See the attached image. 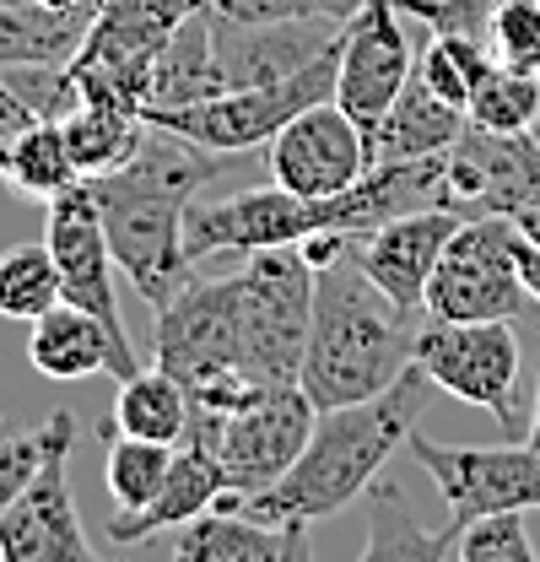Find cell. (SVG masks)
Listing matches in <instances>:
<instances>
[{
	"label": "cell",
	"instance_id": "cell-8",
	"mask_svg": "<svg viewBox=\"0 0 540 562\" xmlns=\"http://www.w3.org/2000/svg\"><path fill=\"white\" fill-rule=\"evenodd\" d=\"M519 227L508 216H465L427 281V319H519L536 297L519 277Z\"/></svg>",
	"mask_w": 540,
	"mask_h": 562
},
{
	"label": "cell",
	"instance_id": "cell-35",
	"mask_svg": "<svg viewBox=\"0 0 540 562\" xmlns=\"http://www.w3.org/2000/svg\"><path fill=\"white\" fill-rule=\"evenodd\" d=\"M49 443H55V427H27V432H5L0 427V508H11L27 482L38 476V465L49 460Z\"/></svg>",
	"mask_w": 540,
	"mask_h": 562
},
{
	"label": "cell",
	"instance_id": "cell-11",
	"mask_svg": "<svg viewBox=\"0 0 540 562\" xmlns=\"http://www.w3.org/2000/svg\"><path fill=\"white\" fill-rule=\"evenodd\" d=\"M308 233H340L336 195L330 201H303L281 184L266 190H238L227 201L190 206L184 216V255L201 266L211 255H260V249H292Z\"/></svg>",
	"mask_w": 540,
	"mask_h": 562
},
{
	"label": "cell",
	"instance_id": "cell-36",
	"mask_svg": "<svg viewBox=\"0 0 540 562\" xmlns=\"http://www.w3.org/2000/svg\"><path fill=\"white\" fill-rule=\"evenodd\" d=\"M514 260H519V277H525V286H530V297L540 303V249H530L525 238H519V249H514Z\"/></svg>",
	"mask_w": 540,
	"mask_h": 562
},
{
	"label": "cell",
	"instance_id": "cell-31",
	"mask_svg": "<svg viewBox=\"0 0 540 562\" xmlns=\"http://www.w3.org/2000/svg\"><path fill=\"white\" fill-rule=\"evenodd\" d=\"M492 66H497L492 49H481L471 38H438V33H427V44L416 49V76H421L438 98H449L454 109L471 103V87Z\"/></svg>",
	"mask_w": 540,
	"mask_h": 562
},
{
	"label": "cell",
	"instance_id": "cell-30",
	"mask_svg": "<svg viewBox=\"0 0 540 562\" xmlns=\"http://www.w3.org/2000/svg\"><path fill=\"white\" fill-rule=\"evenodd\" d=\"M103 438H109L103 482H109V497H114V514L146 508L162 492V476L173 465V443H151V438H131V432H103Z\"/></svg>",
	"mask_w": 540,
	"mask_h": 562
},
{
	"label": "cell",
	"instance_id": "cell-25",
	"mask_svg": "<svg viewBox=\"0 0 540 562\" xmlns=\"http://www.w3.org/2000/svg\"><path fill=\"white\" fill-rule=\"evenodd\" d=\"M103 432H131L151 443H184L190 432V390L179 379H168L162 368H140L131 379H120L114 412L103 422Z\"/></svg>",
	"mask_w": 540,
	"mask_h": 562
},
{
	"label": "cell",
	"instance_id": "cell-21",
	"mask_svg": "<svg viewBox=\"0 0 540 562\" xmlns=\"http://www.w3.org/2000/svg\"><path fill=\"white\" fill-rule=\"evenodd\" d=\"M465 109H454L449 98H438L416 70L401 87V98L390 103V114L373 131V162H410V157H438L465 136Z\"/></svg>",
	"mask_w": 540,
	"mask_h": 562
},
{
	"label": "cell",
	"instance_id": "cell-13",
	"mask_svg": "<svg viewBox=\"0 0 540 562\" xmlns=\"http://www.w3.org/2000/svg\"><path fill=\"white\" fill-rule=\"evenodd\" d=\"M416 70V38H410V16L395 0H368L346 27H340V76H336V103L368 131L390 114V103L401 98V87Z\"/></svg>",
	"mask_w": 540,
	"mask_h": 562
},
{
	"label": "cell",
	"instance_id": "cell-18",
	"mask_svg": "<svg viewBox=\"0 0 540 562\" xmlns=\"http://www.w3.org/2000/svg\"><path fill=\"white\" fill-rule=\"evenodd\" d=\"M27 362L55 384H76V379H92V373H109V379L140 373V357L120 347L103 330V319H92L87 308H76L66 297L27 325Z\"/></svg>",
	"mask_w": 540,
	"mask_h": 562
},
{
	"label": "cell",
	"instance_id": "cell-34",
	"mask_svg": "<svg viewBox=\"0 0 540 562\" xmlns=\"http://www.w3.org/2000/svg\"><path fill=\"white\" fill-rule=\"evenodd\" d=\"M233 22H351L368 0H205Z\"/></svg>",
	"mask_w": 540,
	"mask_h": 562
},
{
	"label": "cell",
	"instance_id": "cell-2",
	"mask_svg": "<svg viewBox=\"0 0 540 562\" xmlns=\"http://www.w3.org/2000/svg\"><path fill=\"white\" fill-rule=\"evenodd\" d=\"M427 390H432V379L421 368H410L401 384H390L373 401L319 412L303 454L292 460V471L275 476L266 492L244 497L238 508L266 519V525H319V519H336L346 503H357L362 492L379 482L390 454L416 432Z\"/></svg>",
	"mask_w": 540,
	"mask_h": 562
},
{
	"label": "cell",
	"instance_id": "cell-10",
	"mask_svg": "<svg viewBox=\"0 0 540 562\" xmlns=\"http://www.w3.org/2000/svg\"><path fill=\"white\" fill-rule=\"evenodd\" d=\"M416 465L449 503V525H475L486 514L540 508V449L536 443H443L427 432L405 438Z\"/></svg>",
	"mask_w": 540,
	"mask_h": 562
},
{
	"label": "cell",
	"instance_id": "cell-17",
	"mask_svg": "<svg viewBox=\"0 0 540 562\" xmlns=\"http://www.w3.org/2000/svg\"><path fill=\"white\" fill-rule=\"evenodd\" d=\"M460 222H465L460 211L443 206L410 211V216H395L373 233H357L346 249L405 314H427V281H432V266H438V255H443V244L454 238Z\"/></svg>",
	"mask_w": 540,
	"mask_h": 562
},
{
	"label": "cell",
	"instance_id": "cell-12",
	"mask_svg": "<svg viewBox=\"0 0 540 562\" xmlns=\"http://www.w3.org/2000/svg\"><path fill=\"white\" fill-rule=\"evenodd\" d=\"M55 443L27 492L0 508V562H103L92 552L76 497H70V454H76V417L49 412Z\"/></svg>",
	"mask_w": 540,
	"mask_h": 562
},
{
	"label": "cell",
	"instance_id": "cell-6",
	"mask_svg": "<svg viewBox=\"0 0 540 562\" xmlns=\"http://www.w3.org/2000/svg\"><path fill=\"white\" fill-rule=\"evenodd\" d=\"M151 368L179 379L190 395L222 379H244V271L190 277L151 325Z\"/></svg>",
	"mask_w": 540,
	"mask_h": 562
},
{
	"label": "cell",
	"instance_id": "cell-24",
	"mask_svg": "<svg viewBox=\"0 0 540 562\" xmlns=\"http://www.w3.org/2000/svg\"><path fill=\"white\" fill-rule=\"evenodd\" d=\"M454 547H460V525L421 530V519L410 514L395 482L368 487V547L357 562H449Z\"/></svg>",
	"mask_w": 540,
	"mask_h": 562
},
{
	"label": "cell",
	"instance_id": "cell-1",
	"mask_svg": "<svg viewBox=\"0 0 540 562\" xmlns=\"http://www.w3.org/2000/svg\"><path fill=\"white\" fill-rule=\"evenodd\" d=\"M216 173H222V151H205L162 125H146L131 162L87 179L114 266L151 308H162L195 277V260L184 255V216Z\"/></svg>",
	"mask_w": 540,
	"mask_h": 562
},
{
	"label": "cell",
	"instance_id": "cell-23",
	"mask_svg": "<svg viewBox=\"0 0 540 562\" xmlns=\"http://www.w3.org/2000/svg\"><path fill=\"white\" fill-rule=\"evenodd\" d=\"M216 92H227V87H222L216 44H211V5H201V11H190V16L168 33V44H162V55H157V66H151L146 114L190 109V103L216 98Z\"/></svg>",
	"mask_w": 540,
	"mask_h": 562
},
{
	"label": "cell",
	"instance_id": "cell-38",
	"mask_svg": "<svg viewBox=\"0 0 540 562\" xmlns=\"http://www.w3.org/2000/svg\"><path fill=\"white\" fill-rule=\"evenodd\" d=\"M525 443L540 449V362H536V406H530V427H525Z\"/></svg>",
	"mask_w": 540,
	"mask_h": 562
},
{
	"label": "cell",
	"instance_id": "cell-9",
	"mask_svg": "<svg viewBox=\"0 0 540 562\" xmlns=\"http://www.w3.org/2000/svg\"><path fill=\"white\" fill-rule=\"evenodd\" d=\"M314 330V266L303 249H260L244 266V379L297 384Z\"/></svg>",
	"mask_w": 540,
	"mask_h": 562
},
{
	"label": "cell",
	"instance_id": "cell-4",
	"mask_svg": "<svg viewBox=\"0 0 540 562\" xmlns=\"http://www.w3.org/2000/svg\"><path fill=\"white\" fill-rule=\"evenodd\" d=\"M314 401L297 384H255L238 406L227 412H205L190 406V432L216 454L227 492L244 503L255 492H266L275 476L292 471V460L303 454L308 432H314Z\"/></svg>",
	"mask_w": 540,
	"mask_h": 562
},
{
	"label": "cell",
	"instance_id": "cell-5",
	"mask_svg": "<svg viewBox=\"0 0 540 562\" xmlns=\"http://www.w3.org/2000/svg\"><path fill=\"white\" fill-rule=\"evenodd\" d=\"M336 76H340V38L308 60L303 70L281 76V81H266V87H233V92H216V98H201L190 109H162V114H146V125H162L173 136L195 140L205 151H255V146H270L281 136L303 109L336 98Z\"/></svg>",
	"mask_w": 540,
	"mask_h": 562
},
{
	"label": "cell",
	"instance_id": "cell-3",
	"mask_svg": "<svg viewBox=\"0 0 540 562\" xmlns=\"http://www.w3.org/2000/svg\"><path fill=\"white\" fill-rule=\"evenodd\" d=\"M421 319L427 314H405L346 249L336 266L314 271V330H308L297 390L314 401V412L384 395L416 368Z\"/></svg>",
	"mask_w": 540,
	"mask_h": 562
},
{
	"label": "cell",
	"instance_id": "cell-39",
	"mask_svg": "<svg viewBox=\"0 0 540 562\" xmlns=\"http://www.w3.org/2000/svg\"><path fill=\"white\" fill-rule=\"evenodd\" d=\"M530 136H536V146H540V114H536V125H530Z\"/></svg>",
	"mask_w": 540,
	"mask_h": 562
},
{
	"label": "cell",
	"instance_id": "cell-33",
	"mask_svg": "<svg viewBox=\"0 0 540 562\" xmlns=\"http://www.w3.org/2000/svg\"><path fill=\"white\" fill-rule=\"evenodd\" d=\"M460 558L454 562H536L530 547V530H525V514H486L460 530Z\"/></svg>",
	"mask_w": 540,
	"mask_h": 562
},
{
	"label": "cell",
	"instance_id": "cell-20",
	"mask_svg": "<svg viewBox=\"0 0 540 562\" xmlns=\"http://www.w3.org/2000/svg\"><path fill=\"white\" fill-rule=\"evenodd\" d=\"M222 492H227V476H222L216 454H211L205 443H195V438H184V443H173V465H168V476H162V492H157L146 508H135V514H114V519H109V536H114L120 547L151 541V536H162V530L190 525L205 508H216Z\"/></svg>",
	"mask_w": 540,
	"mask_h": 562
},
{
	"label": "cell",
	"instance_id": "cell-14",
	"mask_svg": "<svg viewBox=\"0 0 540 562\" xmlns=\"http://www.w3.org/2000/svg\"><path fill=\"white\" fill-rule=\"evenodd\" d=\"M373 168L368 131L340 109L336 98L303 109L281 136L270 140V184L303 195V201H330L351 190Z\"/></svg>",
	"mask_w": 540,
	"mask_h": 562
},
{
	"label": "cell",
	"instance_id": "cell-32",
	"mask_svg": "<svg viewBox=\"0 0 540 562\" xmlns=\"http://www.w3.org/2000/svg\"><path fill=\"white\" fill-rule=\"evenodd\" d=\"M492 60L540 76V0H497L492 11Z\"/></svg>",
	"mask_w": 540,
	"mask_h": 562
},
{
	"label": "cell",
	"instance_id": "cell-22",
	"mask_svg": "<svg viewBox=\"0 0 540 562\" xmlns=\"http://www.w3.org/2000/svg\"><path fill=\"white\" fill-rule=\"evenodd\" d=\"M98 11L49 0H0V66H70Z\"/></svg>",
	"mask_w": 540,
	"mask_h": 562
},
{
	"label": "cell",
	"instance_id": "cell-19",
	"mask_svg": "<svg viewBox=\"0 0 540 562\" xmlns=\"http://www.w3.org/2000/svg\"><path fill=\"white\" fill-rule=\"evenodd\" d=\"M173 562H308V525H266L244 508H205L179 525Z\"/></svg>",
	"mask_w": 540,
	"mask_h": 562
},
{
	"label": "cell",
	"instance_id": "cell-37",
	"mask_svg": "<svg viewBox=\"0 0 540 562\" xmlns=\"http://www.w3.org/2000/svg\"><path fill=\"white\" fill-rule=\"evenodd\" d=\"M508 222L519 227V238H525L530 249H540V206H525V211H514Z\"/></svg>",
	"mask_w": 540,
	"mask_h": 562
},
{
	"label": "cell",
	"instance_id": "cell-7",
	"mask_svg": "<svg viewBox=\"0 0 540 562\" xmlns=\"http://www.w3.org/2000/svg\"><path fill=\"white\" fill-rule=\"evenodd\" d=\"M416 368L432 379V390L481 406L508 432H525L519 406V373H525V341L508 319H421L416 330Z\"/></svg>",
	"mask_w": 540,
	"mask_h": 562
},
{
	"label": "cell",
	"instance_id": "cell-27",
	"mask_svg": "<svg viewBox=\"0 0 540 562\" xmlns=\"http://www.w3.org/2000/svg\"><path fill=\"white\" fill-rule=\"evenodd\" d=\"M5 184L27 201H55L60 190H70L81 173H76V157H70V140L60 131V120H38L27 136L11 146V157L0 162Z\"/></svg>",
	"mask_w": 540,
	"mask_h": 562
},
{
	"label": "cell",
	"instance_id": "cell-16",
	"mask_svg": "<svg viewBox=\"0 0 540 562\" xmlns=\"http://www.w3.org/2000/svg\"><path fill=\"white\" fill-rule=\"evenodd\" d=\"M49 206V222H44V244L60 266V286H66V303L87 308L92 319H103V330L120 341L125 351L131 336H125V314H120V292H114V249H109V233H103V216H98V201L87 190V179H76L70 190H60Z\"/></svg>",
	"mask_w": 540,
	"mask_h": 562
},
{
	"label": "cell",
	"instance_id": "cell-26",
	"mask_svg": "<svg viewBox=\"0 0 540 562\" xmlns=\"http://www.w3.org/2000/svg\"><path fill=\"white\" fill-rule=\"evenodd\" d=\"M60 131L70 140V157H76V173L92 179V173H114L120 162H131V151L146 136V120L131 109H109V103H76Z\"/></svg>",
	"mask_w": 540,
	"mask_h": 562
},
{
	"label": "cell",
	"instance_id": "cell-29",
	"mask_svg": "<svg viewBox=\"0 0 540 562\" xmlns=\"http://www.w3.org/2000/svg\"><path fill=\"white\" fill-rule=\"evenodd\" d=\"M536 114H540V76L508 66L486 70L471 87V103H465V120L475 131H492V136H525L536 125Z\"/></svg>",
	"mask_w": 540,
	"mask_h": 562
},
{
	"label": "cell",
	"instance_id": "cell-28",
	"mask_svg": "<svg viewBox=\"0 0 540 562\" xmlns=\"http://www.w3.org/2000/svg\"><path fill=\"white\" fill-rule=\"evenodd\" d=\"M66 297L60 286V266L49 255V244H11L0 255V319H22L33 325L38 314H49Z\"/></svg>",
	"mask_w": 540,
	"mask_h": 562
},
{
	"label": "cell",
	"instance_id": "cell-15",
	"mask_svg": "<svg viewBox=\"0 0 540 562\" xmlns=\"http://www.w3.org/2000/svg\"><path fill=\"white\" fill-rule=\"evenodd\" d=\"M443 206L460 216H514L540 206L536 136H492L465 125V136L443 151Z\"/></svg>",
	"mask_w": 540,
	"mask_h": 562
}]
</instances>
